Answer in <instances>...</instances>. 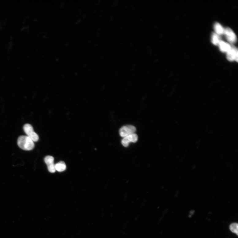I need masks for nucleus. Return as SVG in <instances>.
I'll return each mask as SVG.
<instances>
[{
	"mask_svg": "<svg viewBox=\"0 0 238 238\" xmlns=\"http://www.w3.org/2000/svg\"><path fill=\"white\" fill-rule=\"evenodd\" d=\"M17 144L19 147L25 151H31L35 147L33 142L27 136H21L17 140Z\"/></svg>",
	"mask_w": 238,
	"mask_h": 238,
	"instance_id": "1",
	"label": "nucleus"
},
{
	"mask_svg": "<svg viewBox=\"0 0 238 238\" xmlns=\"http://www.w3.org/2000/svg\"><path fill=\"white\" fill-rule=\"evenodd\" d=\"M23 129L27 136L33 142H37L39 140V136L34 131L33 128L30 124H26L24 125Z\"/></svg>",
	"mask_w": 238,
	"mask_h": 238,
	"instance_id": "2",
	"label": "nucleus"
},
{
	"mask_svg": "<svg viewBox=\"0 0 238 238\" xmlns=\"http://www.w3.org/2000/svg\"><path fill=\"white\" fill-rule=\"evenodd\" d=\"M136 128L132 125H127L121 128L119 130L120 136L123 138L135 133Z\"/></svg>",
	"mask_w": 238,
	"mask_h": 238,
	"instance_id": "3",
	"label": "nucleus"
},
{
	"mask_svg": "<svg viewBox=\"0 0 238 238\" xmlns=\"http://www.w3.org/2000/svg\"><path fill=\"white\" fill-rule=\"evenodd\" d=\"M224 35L229 43L233 44L236 42L237 41L236 35L231 28H225Z\"/></svg>",
	"mask_w": 238,
	"mask_h": 238,
	"instance_id": "4",
	"label": "nucleus"
},
{
	"mask_svg": "<svg viewBox=\"0 0 238 238\" xmlns=\"http://www.w3.org/2000/svg\"><path fill=\"white\" fill-rule=\"evenodd\" d=\"M238 50L235 46L231 45L230 50L227 53V57L229 61H238Z\"/></svg>",
	"mask_w": 238,
	"mask_h": 238,
	"instance_id": "5",
	"label": "nucleus"
},
{
	"mask_svg": "<svg viewBox=\"0 0 238 238\" xmlns=\"http://www.w3.org/2000/svg\"><path fill=\"white\" fill-rule=\"evenodd\" d=\"M138 139V137L135 133L123 138L122 141L123 145L125 147H127L130 142L135 143Z\"/></svg>",
	"mask_w": 238,
	"mask_h": 238,
	"instance_id": "6",
	"label": "nucleus"
},
{
	"mask_svg": "<svg viewBox=\"0 0 238 238\" xmlns=\"http://www.w3.org/2000/svg\"><path fill=\"white\" fill-rule=\"evenodd\" d=\"M220 51L223 53H227L231 48V45L221 40L218 45Z\"/></svg>",
	"mask_w": 238,
	"mask_h": 238,
	"instance_id": "7",
	"label": "nucleus"
},
{
	"mask_svg": "<svg viewBox=\"0 0 238 238\" xmlns=\"http://www.w3.org/2000/svg\"><path fill=\"white\" fill-rule=\"evenodd\" d=\"M214 30L215 33L219 36L224 35L225 28L220 23L216 22L215 23L214 26Z\"/></svg>",
	"mask_w": 238,
	"mask_h": 238,
	"instance_id": "8",
	"label": "nucleus"
},
{
	"mask_svg": "<svg viewBox=\"0 0 238 238\" xmlns=\"http://www.w3.org/2000/svg\"><path fill=\"white\" fill-rule=\"evenodd\" d=\"M56 170L60 172H63L66 168V165L63 161H60L55 164Z\"/></svg>",
	"mask_w": 238,
	"mask_h": 238,
	"instance_id": "9",
	"label": "nucleus"
},
{
	"mask_svg": "<svg viewBox=\"0 0 238 238\" xmlns=\"http://www.w3.org/2000/svg\"><path fill=\"white\" fill-rule=\"evenodd\" d=\"M221 40L220 36L215 33H213L211 36V41L214 45H218Z\"/></svg>",
	"mask_w": 238,
	"mask_h": 238,
	"instance_id": "10",
	"label": "nucleus"
},
{
	"mask_svg": "<svg viewBox=\"0 0 238 238\" xmlns=\"http://www.w3.org/2000/svg\"><path fill=\"white\" fill-rule=\"evenodd\" d=\"M230 230L233 233L236 234L238 236V225L236 223H233L231 224L229 227Z\"/></svg>",
	"mask_w": 238,
	"mask_h": 238,
	"instance_id": "11",
	"label": "nucleus"
},
{
	"mask_svg": "<svg viewBox=\"0 0 238 238\" xmlns=\"http://www.w3.org/2000/svg\"><path fill=\"white\" fill-rule=\"evenodd\" d=\"M44 161L47 165L54 164V158L51 156H47L44 158Z\"/></svg>",
	"mask_w": 238,
	"mask_h": 238,
	"instance_id": "12",
	"label": "nucleus"
},
{
	"mask_svg": "<svg viewBox=\"0 0 238 238\" xmlns=\"http://www.w3.org/2000/svg\"><path fill=\"white\" fill-rule=\"evenodd\" d=\"M47 166L48 170L49 172L52 173H54L55 172L56 169L55 168V164H53L51 165H47Z\"/></svg>",
	"mask_w": 238,
	"mask_h": 238,
	"instance_id": "13",
	"label": "nucleus"
}]
</instances>
